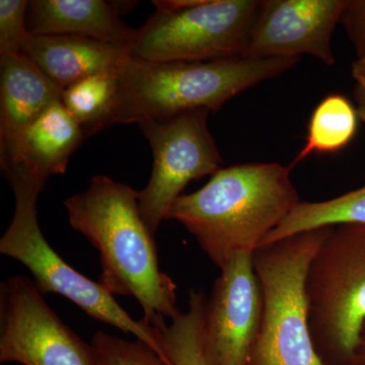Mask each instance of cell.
<instances>
[{"label": "cell", "mask_w": 365, "mask_h": 365, "mask_svg": "<svg viewBox=\"0 0 365 365\" xmlns=\"http://www.w3.org/2000/svg\"><path fill=\"white\" fill-rule=\"evenodd\" d=\"M64 206L72 228L100 253L98 282L110 294L136 299L143 321L153 328L179 313L177 285L160 270L155 235L139 210L138 191L98 175Z\"/></svg>", "instance_id": "1"}, {"label": "cell", "mask_w": 365, "mask_h": 365, "mask_svg": "<svg viewBox=\"0 0 365 365\" xmlns=\"http://www.w3.org/2000/svg\"><path fill=\"white\" fill-rule=\"evenodd\" d=\"M290 173L278 163L222 168L179 197L167 220L186 228L220 270L237 255L253 254L302 202Z\"/></svg>", "instance_id": "2"}, {"label": "cell", "mask_w": 365, "mask_h": 365, "mask_svg": "<svg viewBox=\"0 0 365 365\" xmlns=\"http://www.w3.org/2000/svg\"><path fill=\"white\" fill-rule=\"evenodd\" d=\"M299 58L148 61L130 56L117 76L114 123L167 121L194 110L218 112L230 98L277 78Z\"/></svg>", "instance_id": "3"}, {"label": "cell", "mask_w": 365, "mask_h": 365, "mask_svg": "<svg viewBox=\"0 0 365 365\" xmlns=\"http://www.w3.org/2000/svg\"><path fill=\"white\" fill-rule=\"evenodd\" d=\"M332 228L307 230L254 252L261 313L248 365H325L312 340L306 284L312 260Z\"/></svg>", "instance_id": "4"}, {"label": "cell", "mask_w": 365, "mask_h": 365, "mask_svg": "<svg viewBox=\"0 0 365 365\" xmlns=\"http://www.w3.org/2000/svg\"><path fill=\"white\" fill-rule=\"evenodd\" d=\"M4 175L13 189L16 206L11 225L0 239V253L29 269L43 294L62 295L91 318L131 334L173 365L155 328L132 318L100 282L72 268L46 241L38 220L37 202L48 180L20 169Z\"/></svg>", "instance_id": "5"}, {"label": "cell", "mask_w": 365, "mask_h": 365, "mask_svg": "<svg viewBox=\"0 0 365 365\" xmlns=\"http://www.w3.org/2000/svg\"><path fill=\"white\" fill-rule=\"evenodd\" d=\"M306 289L319 359L325 365H354L365 323V225L333 227L312 260Z\"/></svg>", "instance_id": "6"}, {"label": "cell", "mask_w": 365, "mask_h": 365, "mask_svg": "<svg viewBox=\"0 0 365 365\" xmlns=\"http://www.w3.org/2000/svg\"><path fill=\"white\" fill-rule=\"evenodd\" d=\"M259 0H200L151 14L137 29L130 55L148 61H209L244 57Z\"/></svg>", "instance_id": "7"}, {"label": "cell", "mask_w": 365, "mask_h": 365, "mask_svg": "<svg viewBox=\"0 0 365 365\" xmlns=\"http://www.w3.org/2000/svg\"><path fill=\"white\" fill-rule=\"evenodd\" d=\"M208 114L207 110H194L167 121L138 124L153 153L150 181L138 191L139 210L153 235L190 182L212 176L222 168L208 129Z\"/></svg>", "instance_id": "8"}, {"label": "cell", "mask_w": 365, "mask_h": 365, "mask_svg": "<svg viewBox=\"0 0 365 365\" xmlns=\"http://www.w3.org/2000/svg\"><path fill=\"white\" fill-rule=\"evenodd\" d=\"M43 294L26 276L0 285V364L101 365L95 347L63 323Z\"/></svg>", "instance_id": "9"}, {"label": "cell", "mask_w": 365, "mask_h": 365, "mask_svg": "<svg viewBox=\"0 0 365 365\" xmlns=\"http://www.w3.org/2000/svg\"><path fill=\"white\" fill-rule=\"evenodd\" d=\"M253 254L237 255L213 283L206 299L203 349L207 365H248L261 313Z\"/></svg>", "instance_id": "10"}, {"label": "cell", "mask_w": 365, "mask_h": 365, "mask_svg": "<svg viewBox=\"0 0 365 365\" xmlns=\"http://www.w3.org/2000/svg\"><path fill=\"white\" fill-rule=\"evenodd\" d=\"M345 6L346 0L261 1L244 57L300 59L309 55L333 66V34Z\"/></svg>", "instance_id": "11"}, {"label": "cell", "mask_w": 365, "mask_h": 365, "mask_svg": "<svg viewBox=\"0 0 365 365\" xmlns=\"http://www.w3.org/2000/svg\"><path fill=\"white\" fill-rule=\"evenodd\" d=\"M62 88L28 55L0 56V165L13 158L19 141L47 108L61 101Z\"/></svg>", "instance_id": "12"}, {"label": "cell", "mask_w": 365, "mask_h": 365, "mask_svg": "<svg viewBox=\"0 0 365 365\" xmlns=\"http://www.w3.org/2000/svg\"><path fill=\"white\" fill-rule=\"evenodd\" d=\"M23 52L60 88L97 76H118L126 48L76 35H29Z\"/></svg>", "instance_id": "13"}, {"label": "cell", "mask_w": 365, "mask_h": 365, "mask_svg": "<svg viewBox=\"0 0 365 365\" xmlns=\"http://www.w3.org/2000/svg\"><path fill=\"white\" fill-rule=\"evenodd\" d=\"M31 35H76L126 48L136 30L124 23L119 4L105 0H33L26 16Z\"/></svg>", "instance_id": "14"}, {"label": "cell", "mask_w": 365, "mask_h": 365, "mask_svg": "<svg viewBox=\"0 0 365 365\" xmlns=\"http://www.w3.org/2000/svg\"><path fill=\"white\" fill-rule=\"evenodd\" d=\"M85 138L83 129L61 101H57L26 129L13 158L2 165V172L20 169L46 180L64 174Z\"/></svg>", "instance_id": "15"}, {"label": "cell", "mask_w": 365, "mask_h": 365, "mask_svg": "<svg viewBox=\"0 0 365 365\" xmlns=\"http://www.w3.org/2000/svg\"><path fill=\"white\" fill-rule=\"evenodd\" d=\"M339 225H365V185L330 200L302 201L261 246L307 230Z\"/></svg>", "instance_id": "16"}, {"label": "cell", "mask_w": 365, "mask_h": 365, "mask_svg": "<svg viewBox=\"0 0 365 365\" xmlns=\"http://www.w3.org/2000/svg\"><path fill=\"white\" fill-rule=\"evenodd\" d=\"M356 108L340 93L327 96L309 120L306 143L290 165L294 168L313 153H332L344 148L357 130Z\"/></svg>", "instance_id": "17"}, {"label": "cell", "mask_w": 365, "mask_h": 365, "mask_svg": "<svg viewBox=\"0 0 365 365\" xmlns=\"http://www.w3.org/2000/svg\"><path fill=\"white\" fill-rule=\"evenodd\" d=\"M117 91V76H91L64 88L61 103L88 137L114 124Z\"/></svg>", "instance_id": "18"}, {"label": "cell", "mask_w": 365, "mask_h": 365, "mask_svg": "<svg viewBox=\"0 0 365 365\" xmlns=\"http://www.w3.org/2000/svg\"><path fill=\"white\" fill-rule=\"evenodd\" d=\"M206 299L201 290H190L187 311L179 312L170 323L155 327L173 365H207L203 349Z\"/></svg>", "instance_id": "19"}, {"label": "cell", "mask_w": 365, "mask_h": 365, "mask_svg": "<svg viewBox=\"0 0 365 365\" xmlns=\"http://www.w3.org/2000/svg\"><path fill=\"white\" fill-rule=\"evenodd\" d=\"M101 365H169L140 340L128 341L98 331L91 338Z\"/></svg>", "instance_id": "20"}, {"label": "cell", "mask_w": 365, "mask_h": 365, "mask_svg": "<svg viewBox=\"0 0 365 365\" xmlns=\"http://www.w3.org/2000/svg\"><path fill=\"white\" fill-rule=\"evenodd\" d=\"M28 0H0V56L23 52L28 39Z\"/></svg>", "instance_id": "21"}, {"label": "cell", "mask_w": 365, "mask_h": 365, "mask_svg": "<svg viewBox=\"0 0 365 365\" xmlns=\"http://www.w3.org/2000/svg\"><path fill=\"white\" fill-rule=\"evenodd\" d=\"M341 24L356 51L359 58L365 57V0H346Z\"/></svg>", "instance_id": "22"}, {"label": "cell", "mask_w": 365, "mask_h": 365, "mask_svg": "<svg viewBox=\"0 0 365 365\" xmlns=\"http://www.w3.org/2000/svg\"><path fill=\"white\" fill-rule=\"evenodd\" d=\"M352 76L356 81V86L365 88V57L357 58L352 64Z\"/></svg>", "instance_id": "23"}, {"label": "cell", "mask_w": 365, "mask_h": 365, "mask_svg": "<svg viewBox=\"0 0 365 365\" xmlns=\"http://www.w3.org/2000/svg\"><path fill=\"white\" fill-rule=\"evenodd\" d=\"M354 98L359 118L365 124V88L364 86H355Z\"/></svg>", "instance_id": "24"}, {"label": "cell", "mask_w": 365, "mask_h": 365, "mask_svg": "<svg viewBox=\"0 0 365 365\" xmlns=\"http://www.w3.org/2000/svg\"><path fill=\"white\" fill-rule=\"evenodd\" d=\"M354 365H365V323L362 327L359 345L355 351Z\"/></svg>", "instance_id": "25"}]
</instances>
